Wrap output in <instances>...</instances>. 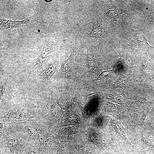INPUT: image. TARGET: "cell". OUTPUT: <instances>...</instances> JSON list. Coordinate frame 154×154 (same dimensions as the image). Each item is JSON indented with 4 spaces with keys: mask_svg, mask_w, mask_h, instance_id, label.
Here are the masks:
<instances>
[{
    "mask_svg": "<svg viewBox=\"0 0 154 154\" xmlns=\"http://www.w3.org/2000/svg\"><path fill=\"white\" fill-rule=\"evenodd\" d=\"M84 124L82 112L77 104L75 103L69 110L64 113L59 127Z\"/></svg>",
    "mask_w": 154,
    "mask_h": 154,
    "instance_id": "7",
    "label": "cell"
},
{
    "mask_svg": "<svg viewBox=\"0 0 154 154\" xmlns=\"http://www.w3.org/2000/svg\"><path fill=\"white\" fill-rule=\"evenodd\" d=\"M58 61L55 59L49 64L41 72L40 77L42 80L46 82L51 79L57 69Z\"/></svg>",
    "mask_w": 154,
    "mask_h": 154,
    "instance_id": "16",
    "label": "cell"
},
{
    "mask_svg": "<svg viewBox=\"0 0 154 154\" xmlns=\"http://www.w3.org/2000/svg\"><path fill=\"white\" fill-rule=\"evenodd\" d=\"M0 154H22L32 136L9 129H0Z\"/></svg>",
    "mask_w": 154,
    "mask_h": 154,
    "instance_id": "1",
    "label": "cell"
},
{
    "mask_svg": "<svg viewBox=\"0 0 154 154\" xmlns=\"http://www.w3.org/2000/svg\"><path fill=\"white\" fill-rule=\"evenodd\" d=\"M86 126L85 139L94 145L103 146L108 141L107 137L101 130L96 127L89 125Z\"/></svg>",
    "mask_w": 154,
    "mask_h": 154,
    "instance_id": "11",
    "label": "cell"
},
{
    "mask_svg": "<svg viewBox=\"0 0 154 154\" xmlns=\"http://www.w3.org/2000/svg\"><path fill=\"white\" fill-rule=\"evenodd\" d=\"M57 43L56 38L46 43L41 48L37 54L32 68V71L38 70L47 62L54 50Z\"/></svg>",
    "mask_w": 154,
    "mask_h": 154,
    "instance_id": "6",
    "label": "cell"
},
{
    "mask_svg": "<svg viewBox=\"0 0 154 154\" xmlns=\"http://www.w3.org/2000/svg\"><path fill=\"white\" fill-rule=\"evenodd\" d=\"M44 115L19 122L1 123L4 128L22 132L33 137L47 133L52 130L51 124L45 117Z\"/></svg>",
    "mask_w": 154,
    "mask_h": 154,
    "instance_id": "2",
    "label": "cell"
},
{
    "mask_svg": "<svg viewBox=\"0 0 154 154\" xmlns=\"http://www.w3.org/2000/svg\"><path fill=\"white\" fill-rule=\"evenodd\" d=\"M52 99L64 111V113L69 110L74 103L68 94L61 90L53 92L51 94Z\"/></svg>",
    "mask_w": 154,
    "mask_h": 154,
    "instance_id": "13",
    "label": "cell"
},
{
    "mask_svg": "<svg viewBox=\"0 0 154 154\" xmlns=\"http://www.w3.org/2000/svg\"><path fill=\"white\" fill-rule=\"evenodd\" d=\"M41 115L27 105H17L1 112L0 123H13Z\"/></svg>",
    "mask_w": 154,
    "mask_h": 154,
    "instance_id": "3",
    "label": "cell"
},
{
    "mask_svg": "<svg viewBox=\"0 0 154 154\" xmlns=\"http://www.w3.org/2000/svg\"><path fill=\"white\" fill-rule=\"evenodd\" d=\"M59 128H53L47 133L32 137L33 142L42 150L52 153L61 145L58 134Z\"/></svg>",
    "mask_w": 154,
    "mask_h": 154,
    "instance_id": "4",
    "label": "cell"
},
{
    "mask_svg": "<svg viewBox=\"0 0 154 154\" xmlns=\"http://www.w3.org/2000/svg\"><path fill=\"white\" fill-rule=\"evenodd\" d=\"M78 48L77 45L75 44H74L69 56L65 60L61 63L60 70L63 73L66 74L71 69Z\"/></svg>",
    "mask_w": 154,
    "mask_h": 154,
    "instance_id": "17",
    "label": "cell"
},
{
    "mask_svg": "<svg viewBox=\"0 0 154 154\" xmlns=\"http://www.w3.org/2000/svg\"><path fill=\"white\" fill-rule=\"evenodd\" d=\"M124 33L122 34V37L129 40L132 43L136 45H144L146 48L154 50V47L149 45L146 37L141 32L135 31Z\"/></svg>",
    "mask_w": 154,
    "mask_h": 154,
    "instance_id": "15",
    "label": "cell"
},
{
    "mask_svg": "<svg viewBox=\"0 0 154 154\" xmlns=\"http://www.w3.org/2000/svg\"><path fill=\"white\" fill-rule=\"evenodd\" d=\"M39 19V16L36 15L28 17L21 20H12L9 19H1L0 29L3 30L8 31L17 28L22 27L35 23Z\"/></svg>",
    "mask_w": 154,
    "mask_h": 154,
    "instance_id": "10",
    "label": "cell"
},
{
    "mask_svg": "<svg viewBox=\"0 0 154 154\" xmlns=\"http://www.w3.org/2000/svg\"><path fill=\"white\" fill-rule=\"evenodd\" d=\"M90 23L92 24L93 28L90 33L87 34L88 37L92 40H102L106 37L107 34L106 27L102 20L95 14H93L91 22L84 26Z\"/></svg>",
    "mask_w": 154,
    "mask_h": 154,
    "instance_id": "12",
    "label": "cell"
},
{
    "mask_svg": "<svg viewBox=\"0 0 154 154\" xmlns=\"http://www.w3.org/2000/svg\"><path fill=\"white\" fill-rule=\"evenodd\" d=\"M46 105L48 112L44 117L51 123L52 128L59 127L64 111L52 98L48 99Z\"/></svg>",
    "mask_w": 154,
    "mask_h": 154,
    "instance_id": "8",
    "label": "cell"
},
{
    "mask_svg": "<svg viewBox=\"0 0 154 154\" xmlns=\"http://www.w3.org/2000/svg\"><path fill=\"white\" fill-rule=\"evenodd\" d=\"M86 130L85 124L59 127L58 134L61 144L72 143L84 139Z\"/></svg>",
    "mask_w": 154,
    "mask_h": 154,
    "instance_id": "5",
    "label": "cell"
},
{
    "mask_svg": "<svg viewBox=\"0 0 154 154\" xmlns=\"http://www.w3.org/2000/svg\"><path fill=\"white\" fill-rule=\"evenodd\" d=\"M6 86V83H5V84L1 85H0V100L2 99L3 97Z\"/></svg>",
    "mask_w": 154,
    "mask_h": 154,
    "instance_id": "19",
    "label": "cell"
},
{
    "mask_svg": "<svg viewBox=\"0 0 154 154\" xmlns=\"http://www.w3.org/2000/svg\"><path fill=\"white\" fill-rule=\"evenodd\" d=\"M109 1H102L99 3L98 9L108 20L118 22V19L123 13L127 14V10L118 8L109 2Z\"/></svg>",
    "mask_w": 154,
    "mask_h": 154,
    "instance_id": "9",
    "label": "cell"
},
{
    "mask_svg": "<svg viewBox=\"0 0 154 154\" xmlns=\"http://www.w3.org/2000/svg\"><path fill=\"white\" fill-rule=\"evenodd\" d=\"M84 66L85 69L88 71L96 73L100 71L95 60L93 44L87 45V56Z\"/></svg>",
    "mask_w": 154,
    "mask_h": 154,
    "instance_id": "14",
    "label": "cell"
},
{
    "mask_svg": "<svg viewBox=\"0 0 154 154\" xmlns=\"http://www.w3.org/2000/svg\"><path fill=\"white\" fill-rule=\"evenodd\" d=\"M22 154H51L45 151L36 146L32 141L25 149Z\"/></svg>",
    "mask_w": 154,
    "mask_h": 154,
    "instance_id": "18",
    "label": "cell"
}]
</instances>
